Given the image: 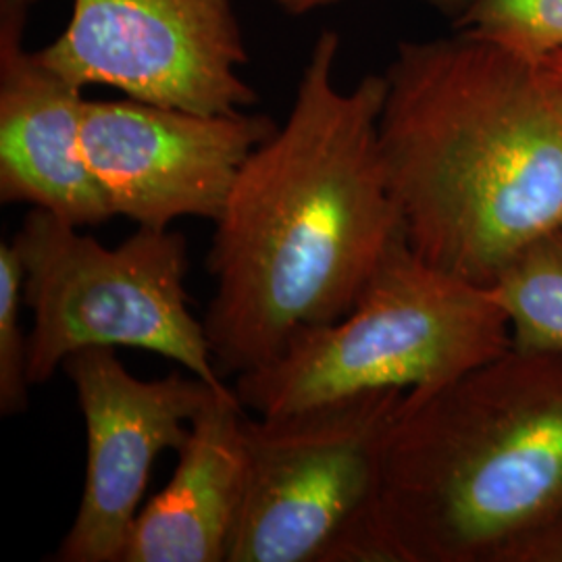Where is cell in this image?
<instances>
[{
    "instance_id": "cell-12",
    "label": "cell",
    "mask_w": 562,
    "mask_h": 562,
    "mask_svg": "<svg viewBox=\"0 0 562 562\" xmlns=\"http://www.w3.org/2000/svg\"><path fill=\"white\" fill-rule=\"evenodd\" d=\"M522 350H562V232L527 244L490 285Z\"/></svg>"
},
{
    "instance_id": "cell-8",
    "label": "cell",
    "mask_w": 562,
    "mask_h": 562,
    "mask_svg": "<svg viewBox=\"0 0 562 562\" xmlns=\"http://www.w3.org/2000/svg\"><path fill=\"white\" fill-rule=\"evenodd\" d=\"M86 425V477L80 508L55 561L121 562L140 513L153 464L180 450L190 423L215 387L188 373L138 380L115 348H86L63 362Z\"/></svg>"
},
{
    "instance_id": "cell-4",
    "label": "cell",
    "mask_w": 562,
    "mask_h": 562,
    "mask_svg": "<svg viewBox=\"0 0 562 562\" xmlns=\"http://www.w3.org/2000/svg\"><path fill=\"white\" fill-rule=\"evenodd\" d=\"M510 346L490 288L425 261L401 238L348 315L299 329L234 390L246 411L280 415L375 390H434Z\"/></svg>"
},
{
    "instance_id": "cell-15",
    "label": "cell",
    "mask_w": 562,
    "mask_h": 562,
    "mask_svg": "<svg viewBox=\"0 0 562 562\" xmlns=\"http://www.w3.org/2000/svg\"><path fill=\"white\" fill-rule=\"evenodd\" d=\"M510 562H562V513L527 538Z\"/></svg>"
},
{
    "instance_id": "cell-13",
    "label": "cell",
    "mask_w": 562,
    "mask_h": 562,
    "mask_svg": "<svg viewBox=\"0 0 562 562\" xmlns=\"http://www.w3.org/2000/svg\"><path fill=\"white\" fill-rule=\"evenodd\" d=\"M454 30L548 59L562 50V0H469Z\"/></svg>"
},
{
    "instance_id": "cell-9",
    "label": "cell",
    "mask_w": 562,
    "mask_h": 562,
    "mask_svg": "<svg viewBox=\"0 0 562 562\" xmlns=\"http://www.w3.org/2000/svg\"><path fill=\"white\" fill-rule=\"evenodd\" d=\"M278 125L244 111L86 99L81 146L115 217L167 229L181 217L217 222L244 162Z\"/></svg>"
},
{
    "instance_id": "cell-1",
    "label": "cell",
    "mask_w": 562,
    "mask_h": 562,
    "mask_svg": "<svg viewBox=\"0 0 562 562\" xmlns=\"http://www.w3.org/2000/svg\"><path fill=\"white\" fill-rule=\"evenodd\" d=\"M340 36L323 30L292 109L240 169L206 252L204 331L222 375L276 361L304 327L350 313L404 238L385 173L383 76L334 80Z\"/></svg>"
},
{
    "instance_id": "cell-3",
    "label": "cell",
    "mask_w": 562,
    "mask_h": 562,
    "mask_svg": "<svg viewBox=\"0 0 562 562\" xmlns=\"http://www.w3.org/2000/svg\"><path fill=\"white\" fill-rule=\"evenodd\" d=\"M562 513V350L406 392L375 508L382 562H510Z\"/></svg>"
},
{
    "instance_id": "cell-14",
    "label": "cell",
    "mask_w": 562,
    "mask_h": 562,
    "mask_svg": "<svg viewBox=\"0 0 562 562\" xmlns=\"http://www.w3.org/2000/svg\"><path fill=\"white\" fill-rule=\"evenodd\" d=\"M23 271L11 241H0V415L15 417L30 404L27 346L21 329Z\"/></svg>"
},
{
    "instance_id": "cell-11",
    "label": "cell",
    "mask_w": 562,
    "mask_h": 562,
    "mask_svg": "<svg viewBox=\"0 0 562 562\" xmlns=\"http://www.w3.org/2000/svg\"><path fill=\"white\" fill-rule=\"evenodd\" d=\"M244 415L227 390L194 417L171 480L142 506L121 562H227L246 490Z\"/></svg>"
},
{
    "instance_id": "cell-2",
    "label": "cell",
    "mask_w": 562,
    "mask_h": 562,
    "mask_svg": "<svg viewBox=\"0 0 562 562\" xmlns=\"http://www.w3.org/2000/svg\"><path fill=\"white\" fill-rule=\"evenodd\" d=\"M380 115L406 244L490 288L562 232V80L546 59L457 32L402 42Z\"/></svg>"
},
{
    "instance_id": "cell-7",
    "label": "cell",
    "mask_w": 562,
    "mask_h": 562,
    "mask_svg": "<svg viewBox=\"0 0 562 562\" xmlns=\"http://www.w3.org/2000/svg\"><path fill=\"white\" fill-rule=\"evenodd\" d=\"M27 4L36 0H23ZM41 59L80 88L194 113H238L257 102L234 0H71Z\"/></svg>"
},
{
    "instance_id": "cell-16",
    "label": "cell",
    "mask_w": 562,
    "mask_h": 562,
    "mask_svg": "<svg viewBox=\"0 0 562 562\" xmlns=\"http://www.w3.org/2000/svg\"><path fill=\"white\" fill-rule=\"evenodd\" d=\"M273 2L280 7L283 13H288L292 18H301V15L319 11V9L334 7V4H338L341 0H273ZM422 2H427L434 9H438L443 15L457 20L469 0H422Z\"/></svg>"
},
{
    "instance_id": "cell-6",
    "label": "cell",
    "mask_w": 562,
    "mask_h": 562,
    "mask_svg": "<svg viewBox=\"0 0 562 562\" xmlns=\"http://www.w3.org/2000/svg\"><path fill=\"white\" fill-rule=\"evenodd\" d=\"M404 396L244 415L246 490L227 562H382L375 508Z\"/></svg>"
},
{
    "instance_id": "cell-10",
    "label": "cell",
    "mask_w": 562,
    "mask_h": 562,
    "mask_svg": "<svg viewBox=\"0 0 562 562\" xmlns=\"http://www.w3.org/2000/svg\"><path fill=\"white\" fill-rule=\"evenodd\" d=\"M27 7L0 0V202L102 225L115 213L83 155V88L25 48Z\"/></svg>"
},
{
    "instance_id": "cell-5",
    "label": "cell",
    "mask_w": 562,
    "mask_h": 562,
    "mask_svg": "<svg viewBox=\"0 0 562 562\" xmlns=\"http://www.w3.org/2000/svg\"><path fill=\"white\" fill-rule=\"evenodd\" d=\"M44 209H30L11 240L23 271L27 375L48 382L86 348H140L227 387L211 344L188 308V246L180 232L138 227L106 248Z\"/></svg>"
},
{
    "instance_id": "cell-17",
    "label": "cell",
    "mask_w": 562,
    "mask_h": 562,
    "mask_svg": "<svg viewBox=\"0 0 562 562\" xmlns=\"http://www.w3.org/2000/svg\"><path fill=\"white\" fill-rule=\"evenodd\" d=\"M546 60H548V65L559 74V78L562 80V50L554 53V55H550Z\"/></svg>"
}]
</instances>
